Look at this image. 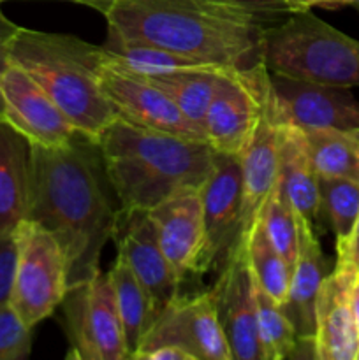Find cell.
Segmentation results:
<instances>
[{"mask_svg":"<svg viewBox=\"0 0 359 360\" xmlns=\"http://www.w3.org/2000/svg\"><path fill=\"white\" fill-rule=\"evenodd\" d=\"M14 267H16V236L0 234V306L11 301Z\"/></svg>","mask_w":359,"mask_h":360,"instance_id":"cell-31","label":"cell"},{"mask_svg":"<svg viewBox=\"0 0 359 360\" xmlns=\"http://www.w3.org/2000/svg\"><path fill=\"white\" fill-rule=\"evenodd\" d=\"M351 6H352V7H355V9L359 11V0H352V2H351Z\"/></svg>","mask_w":359,"mask_h":360,"instance_id":"cell-38","label":"cell"},{"mask_svg":"<svg viewBox=\"0 0 359 360\" xmlns=\"http://www.w3.org/2000/svg\"><path fill=\"white\" fill-rule=\"evenodd\" d=\"M280 125L275 108L271 81L264 98L263 115L241 151V229L239 243H245L270 193L277 188L280 174Z\"/></svg>","mask_w":359,"mask_h":360,"instance_id":"cell-16","label":"cell"},{"mask_svg":"<svg viewBox=\"0 0 359 360\" xmlns=\"http://www.w3.org/2000/svg\"><path fill=\"white\" fill-rule=\"evenodd\" d=\"M65 2H74V4H81V6L92 7V9L99 11V13L106 16V13H108L116 2H120V0H65Z\"/></svg>","mask_w":359,"mask_h":360,"instance_id":"cell-36","label":"cell"},{"mask_svg":"<svg viewBox=\"0 0 359 360\" xmlns=\"http://www.w3.org/2000/svg\"><path fill=\"white\" fill-rule=\"evenodd\" d=\"M32 144L0 120V234L16 231L27 217Z\"/></svg>","mask_w":359,"mask_h":360,"instance_id":"cell-20","label":"cell"},{"mask_svg":"<svg viewBox=\"0 0 359 360\" xmlns=\"http://www.w3.org/2000/svg\"><path fill=\"white\" fill-rule=\"evenodd\" d=\"M298 259L291 274V285H289L284 311L294 326L298 345H313L317 295H319L324 278L331 271L327 267V259L312 224L298 217Z\"/></svg>","mask_w":359,"mask_h":360,"instance_id":"cell-19","label":"cell"},{"mask_svg":"<svg viewBox=\"0 0 359 360\" xmlns=\"http://www.w3.org/2000/svg\"><path fill=\"white\" fill-rule=\"evenodd\" d=\"M351 308H352V315H354V320H355V327H358V333H359V273L355 274L351 285Z\"/></svg>","mask_w":359,"mask_h":360,"instance_id":"cell-37","label":"cell"},{"mask_svg":"<svg viewBox=\"0 0 359 360\" xmlns=\"http://www.w3.org/2000/svg\"><path fill=\"white\" fill-rule=\"evenodd\" d=\"M73 354L83 360H125L129 359L125 333L116 308L115 290L108 273H101L88 281L67 290L62 304Z\"/></svg>","mask_w":359,"mask_h":360,"instance_id":"cell-7","label":"cell"},{"mask_svg":"<svg viewBox=\"0 0 359 360\" xmlns=\"http://www.w3.org/2000/svg\"><path fill=\"white\" fill-rule=\"evenodd\" d=\"M122 206L106 171L99 143L76 132L60 146L32 144L25 220L48 229L65 253L69 288L101 271Z\"/></svg>","mask_w":359,"mask_h":360,"instance_id":"cell-1","label":"cell"},{"mask_svg":"<svg viewBox=\"0 0 359 360\" xmlns=\"http://www.w3.org/2000/svg\"><path fill=\"white\" fill-rule=\"evenodd\" d=\"M320 214L326 218L336 250L347 243L359 214V183L345 178H319Z\"/></svg>","mask_w":359,"mask_h":360,"instance_id":"cell-28","label":"cell"},{"mask_svg":"<svg viewBox=\"0 0 359 360\" xmlns=\"http://www.w3.org/2000/svg\"><path fill=\"white\" fill-rule=\"evenodd\" d=\"M336 266L359 271V214L347 243L340 250H336Z\"/></svg>","mask_w":359,"mask_h":360,"instance_id":"cell-33","label":"cell"},{"mask_svg":"<svg viewBox=\"0 0 359 360\" xmlns=\"http://www.w3.org/2000/svg\"><path fill=\"white\" fill-rule=\"evenodd\" d=\"M220 72V70H218ZM218 72L208 70H185V72H168V74H150L143 76L153 86L164 91L172 102L180 108V111L201 127L204 132V118H206L208 105L213 97L215 81ZM206 136V134H204Z\"/></svg>","mask_w":359,"mask_h":360,"instance_id":"cell-25","label":"cell"},{"mask_svg":"<svg viewBox=\"0 0 359 360\" xmlns=\"http://www.w3.org/2000/svg\"><path fill=\"white\" fill-rule=\"evenodd\" d=\"M122 210L150 211L187 188H201L217 151L208 141L187 139L116 118L97 139Z\"/></svg>","mask_w":359,"mask_h":360,"instance_id":"cell-3","label":"cell"},{"mask_svg":"<svg viewBox=\"0 0 359 360\" xmlns=\"http://www.w3.org/2000/svg\"><path fill=\"white\" fill-rule=\"evenodd\" d=\"M108 276L111 280L113 290H115L116 308H118L120 320H122L130 359L132 352L139 347L143 336L153 323V306H151L150 297L141 281L120 255H116L115 264L108 271Z\"/></svg>","mask_w":359,"mask_h":360,"instance_id":"cell-24","label":"cell"},{"mask_svg":"<svg viewBox=\"0 0 359 360\" xmlns=\"http://www.w3.org/2000/svg\"><path fill=\"white\" fill-rule=\"evenodd\" d=\"M132 360H196L192 354L176 345H158V347L137 354Z\"/></svg>","mask_w":359,"mask_h":360,"instance_id":"cell-34","label":"cell"},{"mask_svg":"<svg viewBox=\"0 0 359 360\" xmlns=\"http://www.w3.org/2000/svg\"><path fill=\"white\" fill-rule=\"evenodd\" d=\"M158 345H176L196 360H232L213 287L190 297L172 299L158 313L130 359Z\"/></svg>","mask_w":359,"mask_h":360,"instance_id":"cell-9","label":"cell"},{"mask_svg":"<svg viewBox=\"0 0 359 360\" xmlns=\"http://www.w3.org/2000/svg\"><path fill=\"white\" fill-rule=\"evenodd\" d=\"M4 122L34 146H60L77 132L44 88L21 65L11 60L0 79Z\"/></svg>","mask_w":359,"mask_h":360,"instance_id":"cell-11","label":"cell"},{"mask_svg":"<svg viewBox=\"0 0 359 360\" xmlns=\"http://www.w3.org/2000/svg\"><path fill=\"white\" fill-rule=\"evenodd\" d=\"M102 48H104L106 62L132 70L136 74H143V76L185 72V70H208V72L225 70L141 41H129V39L109 37L108 35V42Z\"/></svg>","mask_w":359,"mask_h":360,"instance_id":"cell-23","label":"cell"},{"mask_svg":"<svg viewBox=\"0 0 359 360\" xmlns=\"http://www.w3.org/2000/svg\"><path fill=\"white\" fill-rule=\"evenodd\" d=\"M267 72L331 86H359V41L312 13H292L264 39Z\"/></svg>","mask_w":359,"mask_h":360,"instance_id":"cell-5","label":"cell"},{"mask_svg":"<svg viewBox=\"0 0 359 360\" xmlns=\"http://www.w3.org/2000/svg\"><path fill=\"white\" fill-rule=\"evenodd\" d=\"M11 60L44 88L77 132L97 141L118 118L101 84L102 46L76 35L20 27L11 46Z\"/></svg>","mask_w":359,"mask_h":360,"instance_id":"cell-4","label":"cell"},{"mask_svg":"<svg viewBox=\"0 0 359 360\" xmlns=\"http://www.w3.org/2000/svg\"><path fill=\"white\" fill-rule=\"evenodd\" d=\"M358 273L334 264L324 278L315 302L313 359L354 360L359 333L351 308V285Z\"/></svg>","mask_w":359,"mask_h":360,"instance_id":"cell-18","label":"cell"},{"mask_svg":"<svg viewBox=\"0 0 359 360\" xmlns=\"http://www.w3.org/2000/svg\"><path fill=\"white\" fill-rule=\"evenodd\" d=\"M14 236L16 267L9 302L34 329L62 304L69 290V266L55 236L37 221L23 220Z\"/></svg>","mask_w":359,"mask_h":360,"instance_id":"cell-6","label":"cell"},{"mask_svg":"<svg viewBox=\"0 0 359 360\" xmlns=\"http://www.w3.org/2000/svg\"><path fill=\"white\" fill-rule=\"evenodd\" d=\"M267 86L270 72L264 62L250 69H225L217 74L204 118L206 141L217 153L241 155L263 115Z\"/></svg>","mask_w":359,"mask_h":360,"instance_id":"cell-8","label":"cell"},{"mask_svg":"<svg viewBox=\"0 0 359 360\" xmlns=\"http://www.w3.org/2000/svg\"><path fill=\"white\" fill-rule=\"evenodd\" d=\"M243 245H245L246 262H248L253 280L270 297H273V301H277L284 308L289 295L292 271L284 257L278 253V250L271 245L259 220L246 236Z\"/></svg>","mask_w":359,"mask_h":360,"instance_id":"cell-26","label":"cell"},{"mask_svg":"<svg viewBox=\"0 0 359 360\" xmlns=\"http://www.w3.org/2000/svg\"><path fill=\"white\" fill-rule=\"evenodd\" d=\"M352 0H285L289 11L292 13H303L312 11L313 7H324V9H340V7L351 6Z\"/></svg>","mask_w":359,"mask_h":360,"instance_id":"cell-35","label":"cell"},{"mask_svg":"<svg viewBox=\"0 0 359 360\" xmlns=\"http://www.w3.org/2000/svg\"><path fill=\"white\" fill-rule=\"evenodd\" d=\"M213 290L232 360H263L257 333L256 287L243 243H238L225 259Z\"/></svg>","mask_w":359,"mask_h":360,"instance_id":"cell-15","label":"cell"},{"mask_svg":"<svg viewBox=\"0 0 359 360\" xmlns=\"http://www.w3.org/2000/svg\"><path fill=\"white\" fill-rule=\"evenodd\" d=\"M113 241L118 255L129 264L146 290L157 319L158 313L180 295L182 278L162 252L148 211L120 210Z\"/></svg>","mask_w":359,"mask_h":360,"instance_id":"cell-14","label":"cell"},{"mask_svg":"<svg viewBox=\"0 0 359 360\" xmlns=\"http://www.w3.org/2000/svg\"><path fill=\"white\" fill-rule=\"evenodd\" d=\"M32 352V327L11 302L0 306V360H23Z\"/></svg>","mask_w":359,"mask_h":360,"instance_id":"cell-30","label":"cell"},{"mask_svg":"<svg viewBox=\"0 0 359 360\" xmlns=\"http://www.w3.org/2000/svg\"><path fill=\"white\" fill-rule=\"evenodd\" d=\"M310 164L319 178L359 183V129H299Z\"/></svg>","mask_w":359,"mask_h":360,"instance_id":"cell-22","label":"cell"},{"mask_svg":"<svg viewBox=\"0 0 359 360\" xmlns=\"http://www.w3.org/2000/svg\"><path fill=\"white\" fill-rule=\"evenodd\" d=\"M259 221L263 224L271 245L278 250L285 262L289 264L291 271L294 269L296 259H298V217L294 207L282 193L280 186L270 193L259 213Z\"/></svg>","mask_w":359,"mask_h":360,"instance_id":"cell-29","label":"cell"},{"mask_svg":"<svg viewBox=\"0 0 359 360\" xmlns=\"http://www.w3.org/2000/svg\"><path fill=\"white\" fill-rule=\"evenodd\" d=\"M278 186L287 197L296 214L315 229L320 218L319 176L310 164L299 127L282 122L280 125V174Z\"/></svg>","mask_w":359,"mask_h":360,"instance_id":"cell-21","label":"cell"},{"mask_svg":"<svg viewBox=\"0 0 359 360\" xmlns=\"http://www.w3.org/2000/svg\"><path fill=\"white\" fill-rule=\"evenodd\" d=\"M253 287H256L257 302V333H259L263 360L294 357L298 350V336H296L294 326L285 315L284 308L277 301H273V297H270L257 285L256 280H253Z\"/></svg>","mask_w":359,"mask_h":360,"instance_id":"cell-27","label":"cell"},{"mask_svg":"<svg viewBox=\"0 0 359 360\" xmlns=\"http://www.w3.org/2000/svg\"><path fill=\"white\" fill-rule=\"evenodd\" d=\"M162 252L178 276L206 273V232L199 188H187L148 211Z\"/></svg>","mask_w":359,"mask_h":360,"instance_id":"cell-17","label":"cell"},{"mask_svg":"<svg viewBox=\"0 0 359 360\" xmlns=\"http://www.w3.org/2000/svg\"><path fill=\"white\" fill-rule=\"evenodd\" d=\"M291 14L285 0H120L109 37L141 41L218 69L263 63L266 34Z\"/></svg>","mask_w":359,"mask_h":360,"instance_id":"cell-2","label":"cell"},{"mask_svg":"<svg viewBox=\"0 0 359 360\" xmlns=\"http://www.w3.org/2000/svg\"><path fill=\"white\" fill-rule=\"evenodd\" d=\"M2 2H7V0H0V4H2Z\"/></svg>","mask_w":359,"mask_h":360,"instance_id":"cell-40","label":"cell"},{"mask_svg":"<svg viewBox=\"0 0 359 360\" xmlns=\"http://www.w3.org/2000/svg\"><path fill=\"white\" fill-rule=\"evenodd\" d=\"M199 192L206 232V271L220 269L239 243L241 157L215 153L213 167Z\"/></svg>","mask_w":359,"mask_h":360,"instance_id":"cell-12","label":"cell"},{"mask_svg":"<svg viewBox=\"0 0 359 360\" xmlns=\"http://www.w3.org/2000/svg\"><path fill=\"white\" fill-rule=\"evenodd\" d=\"M282 122L299 129H359V102L351 88L270 74Z\"/></svg>","mask_w":359,"mask_h":360,"instance_id":"cell-13","label":"cell"},{"mask_svg":"<svg viewBox=\"0 0 359 360\" xmlns=\"http://www.w3.org/2000/svg\"><path fill=\"white\" fill-rule=\"evenodd\" d=\"M101 84L120 118L144 129L187 139L206 141L203 129L190 122L164 91L139 74L108 63L104 58L101 67Z\"/></svg>","mask_w":359,"mask_h":360,"instance_id":"cell-10","label":"cell"},{"mask_svg":"<svg viewBox=\"0 0 359 360\" xmlns=\"http://www.w3.org/2000/svg\"><path fill=\"white\" fill-rule=\"evenodd\" d=\"M354 360H359V343H358V350H355V357Z\"/></svg>","mask_w":359,"mask_h":360,"instance_id":"cell-39","label":"cell"},{"mask_svg":"<svg viewBox=\"0 0 359 360\" xmlns=\"http://www.w3.org/2000/svg\"><path fill=\"white\" fill-rule=\"evenodd\" d=\"M18 30H20V25L11 21L0 9V79H2L4 70L11 62V46H13L14 35L18 34ZM0 120H4L2 97H0Z\"/></svg>","mask_w":359,"mask_h":360,"instance_id":"cell-32","label":"cell"}]
</instances>
